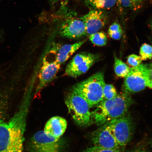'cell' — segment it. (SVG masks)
Wrapping results in <instances>:
<instances>
[{
	"instance_id": "obj_5",
	"label": "cell",
	"mask_w": 152,
	"mask_h": 152,
	"mask_svg": "<svg viewBox=\"0 0 152 152\" xmlns=\"http://www.w3.org/2000/svg\"><path fill=\"white\" fill-rule=\"evenodd\" d=\"M107 124L119 146L125 147L130 142L132 136L133 124L130 115L127 113L110 121Z\"/></svg>"
},
{
	"instance_id": "obj_4",
	"label": "cell",
	"mask_w": 152,
	"mask_h": 152,
	"mask_svg": "<svg viewBox=\"0 0 152 152\" xmlns=\"http://www.w3.org/2000/svg\"><path fill=\"white\" fill-rule=\"evenodd\" d=\"M65 102L68 112L77 124L83 127L90 125L92 118L90 108L83 96L72 89Z\"/></svg>"
},
{
	"instance_id": "obj_11",
	"label": "cell",
	"mask_w": 152,
	"mask_h": 152,
	"mask_svg": "<svg viewBox=\"0 0 152 152\" xmlns=\"http://www.w3.org/2000/svg\"><path fill=\"white\" fill-rule=\"evenodd\" d=\"M61 66L56 59L51 60L47 59V56L45 57L39 72V81L36 90V94L40 92L54 79L59 71Z\"/></svg>"
},
{
	"instance_id": "obj_21",
	"label": "cell",
	"mask_w": 152,
	"mask_h": 152,
	"mask_svg": "<svg viewBox=\"0 0 152 152\" xmlns=\"http://www.w3.org/2000/svg\"><path fill=\"white\" fill-rule=\"evenodd\" d=\"M140 56L142 61L152 58V46L147 43H144L140 47Z\"/></svg>"
},
{
	"instance_id": "obj_1",
	"label": "cell",
	"mask_w": 152,
	"mask_h": 152,
	"mask_svg": "<svg viewBox=\"0 0 152 152\" xmlns=\"http://www.w3.org/2000/svg\"><path fill=\"white\" fill-rule=\"evenodd\" d=\"M26 94L18 109L8 121L0 123V152H22L30 98Z\"/></svg>"
},
{
	"instance_id": "obj_28",
	"label": "cell",
	"mask_w": 152,
	"mask_h": 152,
	"mask_svg": "<svg viewBox=\"0 0 152 152\" xmlns=\"http://www.w3.org/2000/svg\"><path fill=\"white\" fill-rule=\"evenodd\" d=\"M50 1H51L53 3H55L59 1H60V0H50Z\"/></svg>"
},
{
	"instance_id": "obj_24",
	"label": "cell",
	"mask_w": 152,
	"mask_h": 152,
	"mask_svg": "<svg viewBox=\"0 0 152 152\" xmlns=\"http://www.w3.org/2000/svg\"><path fill=\"white\" fill-rule=\"evenodd\" d=\"M147 87L152 89V68H148L147 73Z\"/></svg>"
},
{
	"instance_id": "obj_19",
	"label": "cell",
	"mask_w": 152,
	"mask_h": 152,
	"mask_svg": "<svg viewBox=\"0 0 152 152\" xmlns=\"http://www.w3.org/2000/svg\"><path fill=\"white\" fill-rule=\"evenodd\" d=\"M123 30L120 24L115 22L110 26L108 31V35L114 40H119L122 37Z\"/></svg>"
},
{
	"instance_id": "obj_6",
	"label": "cell",
	"mask_w": 152,
	"mask_h": 152,
	"mask_svg": "<svg viewBox=\"0 0 152 152\" xmlns=\"http://www.w3.org/2000/svg\"><path fill=\"white\" fill-rule=\"evenodd\" d=\"M150 66L146 64L130 68L125 77L124 88L125 92L130 94L139 92L147 87V73Z\"/></svg>"
},
{
	"instance_id": "obj_17",
	"label": "cell",
	"mask_w": 152,
	"mask_h": 152,
	"mask_svg": "<svg viewBox=\"0 0 152 152\" xmlns=\"http://www.w3.org/2000/svg\"><path fill=\"white\" fill-rule=\"evenodd\" d=\"M145 0H118V2L123 7L133 11L141 9Z\"/></svg>"
},
{
	"instance_id": "obj_16",
	"label": "cell",
	"mask_w": 152,
	"mask_h": 152,
	"mask_svg": "<svg viewBox=\"0 0 152 152\" xmlns=\"http://www.w3.org/2000/svg\"><path fill=\"white\" fill-rule=\"evenodd\" d=\"M115 73L118 77L125 78L128 75L130 68L122 61L115 57V64L114 66Z\"/></svg>"
},
{
	"instance_id": "obj_15",
	"label": "cell",
	"mask_w": 152,
	"mask_h": 152,
	"mask_svg": "<svg viewBox=\"0 0 152 152\" xmlns=\"http://www.w3.org/2000/svg\"><path fill=\"white\" fill-rule=\"evenodd\" d=\"M118 0H86L87 5L94 9H110L118 3Z\"/></svg>"
},
{
	"instance_id": "obj_8",
	"label": "cell",
	"mask_w": 152,
	"mask_h": 152,
	"mask_svg": "<svg viewBox=\"0 0 152 152\" xmlns=\"http://www.w3.org/2000/svg\"><path fill=\"white\" fill-rule=\"evenodd\" d=\"M60 139L48 136L43 131L36 133L30 144V152H60Z\"/></svg>"
},
{
	"instance_id": "obj_25",
	"label": "cell",
	"mask_w": 152,
	"mask_h": 152,
	"mask_svg": "<svg viewBox=\"0 0 152 152\" xmlns=\"http://www.w3.org/2000/svg\"><path fill=\"white\" fill-rule=\"evenodd\" d=\"M5 104L0 102V123L5 120L7 110Z\"/></svg>"
},
{
	"instance_id": "obj_27",
	"label": "cell",
	"mask_w": 152,
	"mask_h": 152,
	"mask_svg": "<svg viewBox=\"0 0 152 152\" xmlns=\"http://www.w3.org/2000/svg\"><path fill=\"white\" fill-rule=\"evenodd\" d=\"M150 28H151V31H152V19L151 22V23H150Z\"/></svg>"
},
{
	"instance_id": "obj_10",
	"label": "cell",
	"mask_w": 152,
	"mask_h": 152,
	"mask_svg": "<svg viewBox=\"0 0 152 152\" xmlns=\"http://www.w3.org/2000/svg\"><path fill=\"white\" fill-rule=\"evenodd\" d=\"M62 37L69 39H78L87 35L84 22L81 18H69L62 23L60 30Z\"/></svg>"
},
{
	"instance_id": "obj_26",
	"label": "cell",
	"mask_w": 152,
	"mask_h": 152,
	"mask_svg": "<svg viewBox=\"0 0 152 152\" xmlns=\"http://www.w3.org/2000/svg\"><path fill=\"white\" fill-rule=\"evenodd\" d=\"M129 152H149L145 150L142 149H137L133 150L132 151H130Z\"/></svg>"
},
{
	"instance_id": "obj_29",
	"label": "cell",
	"mask_w": 152,
	"mask_h": 152,
	"mask_svg": "<svg viewBox=\"0 0 152 152\" xmlns=\"http://www.w3.org/2000/svg\"><path fill=\"white\" fill-rule=\"evenodd\" d=\"M151 147H152V140H151Z\"/></svg>"
},
{
	"instance_id": "obj_2",
	"label": "cell",
	"mask_w": 152,
	"mask_h": 152,
	"mask_svg": "<svg viewBox=\"0 0 152 152\" xmlns=\"http://www.w3.org/2000/svg\"><path fill=\"white\" fill-rule=\"evenodd\" d=\"M133 101L130 94L121 93L113 99L103 100L91 113L92 119L100 126L128 113Z\"/></svg>"
},
{
	"instance_id": "obj_13",
	"label": "cell",
	"mask_w": 152,
	"mask_h": 152,
	"mask_svg": "<svg viewBox=\"0 0 152 152\" xmlns=\"http://www.w3.org/2000/svg\"><path fill=\"white\" fill-rule=\"evenodd\" d=\"M67 126V121L65 119L59 116H55L47 121L43 131L48 136L60 139L65 132Z\"/></svg>"
},
{
	"instance_id": "obj_14",
	"label": "cell",
	"mask_w": 152,
	"mask_h": 152,
	"mask_svg": "<svg viewBox=\"0 0 152 152\" xmlns=\"http://www.w3.org/2000/svg\"><path fill=\"white\" fill-rule=\"evenodd\" d=\"M85 42V40L81 41L72 44H66L60 47L56 53L55 58L56 61L61 65L77 52Z\"/></svg>"
},
{
	"instance_id": "obj_7",
	"label": "cell",
	"mask_w": 152,
	"mask_h": 152,
	"mask_svg": "<svg viewBox=\"0 0 152 152\" xmlns=\"http://www.w3.org/2000/svg\"><path fill=\"white\" fill-rule=\"evenodd\" d=\"M98 59L96 54L88 52H81L76 54L66 66V75L77 78L86 73Z\"/></svg>"
},
{
	"instance_id": "obj_18",
	"label": "cell",
	"mask_w": 152,
	"mask_h": 152,
	"mask_svg": "<svg viewBox=\"0 0 152 152\" xmlns=\"http://www.w3.org/2000/svg\"><path fill=\"white\" fill-rule=\"evenodd\" d=\"M89 39L94 45L98 46H104L107 43V36L103 31H99L90 35Z\"/></svg>"
},
{
	"instance_id": "obj_23",
	"label": "cell",
	"mask_w": 152,
	"mask_h": 152,
	"mask_svg": "<svg viewBox=\"0 0 152 152\" xmlns=\"http://www.w3.org/2000/svg\"><path fill=\"white\" fill-rule=\"evenodd\" d=\"M83 152H121V150L106 149L94 145V147L87 148Z\"/></svg>"
},
{
	"instance_id": "obj_3",
	"label": "cell",
	"mask_w": 152,
	"mask_h": 152,
	"mask_svg": "<svg viewBox=\"0 0 152 152\" xmlns=\"http://www.w3.org/2000/svg\"><path fill=\"white\" fill-rule=\"evenodd\" d=\"M105 84L104 74L98 72L74 85L72 90L83 96L90 108H92L103 100V91Z\"/></svg>"
},
{
	"instance_id": "obj_30",
	"label": "cell",
	"mask_w": 152,
	"mask_h": 152,
	"mask_svg": "<svg viewBox=\"0 0 152 152\" xmlns=\"http://www.w3.org/2000/svg\"></svg>"
},
{
	"instance_id": "obj_20",
	"label": "cell",
	"mask_w": 152,
	"mask_h": 152,
	"mask_svg": "<svg viewBox=\"0 0 152 152\" xmlns=\"http://www.w3.org/2000/svg\"><path fill=\"white\" fill-rule=\"evenodd\" d=\"M116 90L113 86L105 84L103 91V100H110L115 98L117 95Z\"/></svg>"
},
{
	"instance_id": "obj_12",
	"label": "cell",
	"mask_w": 152,
	"mask_h": 152,
	"mask_svg": "<svg viewBox=\"0 0 152 152\" xmlns=\"http://www.w3.org/2000/svg\"><path fill=\"white\" fill-rule=\"evenodd\" d=\"M85 25L87 35L99 31L105 26L107 17L103 10L93 9L80 18Z\"/></svg>"
},
{
	"instance_id": "obj_9",
	"label": "cell",
	"mask_w": 152,
	"mask_h": 152,
	"mask_svg": "<svg viewBox=\"0 0 152 152\" xmlns=\"http://www.w3.org/2000/svg\"><path fill=\"white\" fill-rule=\"evenodd\" d=\"M92 140L94 146L106 149L121 150V147L112 134L107 123L100 126L93 133Z\"/></svg>"
},
{
	"instance_id": "obj_22",
	"label": "cell",
	"mask_w": 152,
	"mask_h": 152,
	"mask_svg": "<svg viewBox=\"0 0 152 152\" xmlns=\"http://www.w3.org/2000/svg\"><path fill=\"white\" fill-rule=\"evenodd\" d=\"M142 61L141 57L140 56L132 54L128 57L127 63L129 66L132 67H135L141 64Z\"/></svg>"
}]
</instances>
